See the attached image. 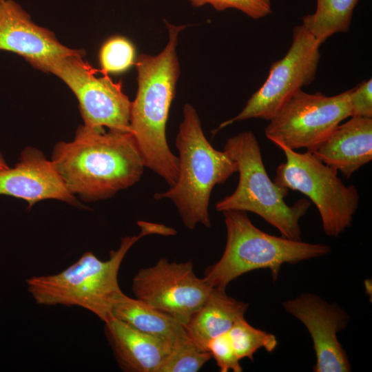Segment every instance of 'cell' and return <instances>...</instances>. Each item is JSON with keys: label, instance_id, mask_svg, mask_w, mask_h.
Returning a JSON list of instances; mask_svg holds the SVG:
<instances>
[{"label": "cell", "instance_id": "cell-1", "mask_svg": "<svg viewBox=\"0 0 372 372\" xmlns=\"http://www.w3.org/2000/svg\"><path fill=\"white\" fill-rule=\"evenodd\" d=\"M51 161L70 191L85 201L106 199L132 186L145 167L131 132L84 125L73 141L54 145Z\"/></svg>", "mask_w": 372, "mask_h": 372}, {"label": "cell", "instance_id": "cell-2", "mask_svg": "<svg viewBox=\"0 0 372 372\" xmlns=\"http://www.w3.org/2000/svg\"><path fill=\"white\" fill-rule=\"evenodd\" d=\"M168 41L156 56L141 54L135 61L138 90L131 102L130 128L145 167L172 186L178 174V159L166 138V124L180 74L178 37L185 25L167 23Z\"/></svg>", "mask_w": 372, "mask_h": 372}, {"label": "cell", "instance_id": "cell-3", "mask_svg": "<svg viewBox=\"0 0 372 372\" xmlns=\"http://www.w3.org/2000/svg\"><path fill=\"white\" fill-rule=\"evenodd\" d=\"M138 235L121 238L109 259L101 260L92 251L85 252L59 273L33 276L26 280L28 291L42 305L82 307L106 322L112 318V305L123 293L118 274L124 257L140 238L149 234L174 235L176 230L163 225L138 221Z\"/></svg>", "mask_w": 372, "mask_h": 372}, {"label": "cell", "instance_id": "cell-4", "mask_svg": "<svg viewBox=\"0 0 372 372\" xmlns=\"http://www.w3.org/2000/svg\"><path fill=\"white\" fill-rule=\"evenodd\" d=\"M178 174L175 183L156 193V200L167 198L176 205L184 225L211 226L209 205L213 188L238 172L236 163L224 151L213 147L206 138L196 109L186 103L183 120L176 138Z\"/></svg>", "mask_w": 372, "mask_h": 372}, {"label": "cell", "instance_id": "cell-5", "mask_svg": "<svg viewBox=\"0 0 372 372\" xmlns=\"http://www.w3.org/2000/svg\"><path fill=\"white\" fill-rule=\"evenodd\" d=\"M227 242L220 258L209 267L203 279L211 287L225 290L234 279L249 271L269 269L274 281L285 263L291 265L329 254L331 247L268 234L257 228L245 211H223Z\"/></svg>", "mask_w": 372, "mask_h": 372}, {"label": "cell", "instance_id": "cell-6", "mask_svg": "<svg viewBox=\"0 0 372 372\" xmlns=\"http://www.w3.org/2000/svg\"><path fill=\"white\" fill-rule=\"evenodd\" d=\"M223 151L236 163L239 180L231 194L218 201L216 210L253 212L276 227L282 236L301 240L299 221L311 203L301 198L292 206L287 205L284 198L288 192L269 177L255 134L245 131L230 137Z\"/></svg>", "mask_w": 372, "mask_h": 372}, {"label": "cell", "instance_id": "cell-7", "mask_svg": "<svg viewBox=\"0 0 372 372\" xmlns=\"http://www.w3.org/2000/svg\"><path fill=\"white\" fill-rule=\"evenodd\" d=\"M276 145L284 152L286 161L277 167L273 182L287 192L291 189L307 196L318 210L324 233L338 237L351 225L359 206L358 189L344 185L336 169L311 152Z\"/></svg>", "mask_w": 372, "mask_h": 372}, {"label": "cell", "instance_id": "cell-8", "mask_svg": "<svg viewBox=\"0 0 372 372\" xmlns=\"http://www.w3.org/2000/svg\"><path fill=\"white\" fill-rule=\"evenodd\" d=\"M85 51L28 61L34 68L60 78L76 96L84 125L131 132V101L122 90L121 81L114 82L83 59Z\"/></svg>", "mask_w": 372, "mask_h": 372}, {"label": "cell", "instance_id": "cell-9", "mask_svg": "<svg viewBox=\"0 0 372 372\" xmlns=\"http://www.w3.org/2000/svg\"><path fill=\"white\" fill-rule=\"evenodd\" d=\"M320 45L303 25H296L289 50L281 59L272 63L262 86L238 115L220 124L214 132L237 121L271 119L296 92L314 81L320 59Z\"/></svg>", "mask_w": 372, "mask_h": 372}, {"label": "cell", "instance_id": "cell-10", "mask_svg": "<svg viewBox=\"0 0 372 372\" xmlns=\"http://www.w3.org/2000/svg\"><path fill=\"white\" fill-rule=\"evenodd\" d=\"M350 90L334 96L296 92L269 121L266 137L275 145L311 152L351 117Z\"/></svg>", "mask_w": 372, "mask_h": 372}, {"label": "cell", "instance_id": "cell-11", "mask_svg": "<svg viewBox=\"0 0 372 372\" xmlns=\"http://www.w3.org/2000/svg\"><path fill=\"white\" fill-rule=\"evenodd\" d=\"M212 288L197 277L191 261L160 259L140 269L132 280L135 298L172 317L185 326L202 306Z\"/></svg>", "mask_w": 372, "mask_h": 372}, {"label": "cell", "instance_id": "cell-12", "mask_svg": "<svg viewBox=\"0 0 372 372\" xmlns=\"http://www.w3.org/2000/svg\"><path fill=\"white\" fill-rule=\"evenodd\" d=\"M285 310L301 321L313 340L316 362L315 372H349L348 356L338 339V333L348 324L349 316L337 304L303 293L283 303Z\"/></svg>", "mask_w": 372, "mask_h": 372}, {"label": "cell", "instance_id": "cell-13", "mask_svg": "<svg viewBox=\"0 0 372 372\" xmlns=\"http://www.w3.org/2000/svg\"><path fill=\"white\" fill-rule=\"evenodd\" d=\"M0 195L25 200L29 207L45 199L77 203L52 161L32 147L23 149L13 168L0 170Z\"/></svg>", "mask_w": 372, "mask_h": 372}, {"label": "cell", "instance_id": "cell-14", "mask_svg": "<svg viewBox=\"0 0 372 372\" xmlns=\"http://www.w3.org/2000/svg\"><path fill=\"white\" fill-rule=\"evenodd\" d=\"M0 50L16 53L28 61L81 51L62 45L52 32L34 23L14 0L0 3Z\"/></svg>", "mask_w": 372, "mask_h": 372}, {"label": "cell", "instance_id": "cell-15", "mask_svg": "<svg viewBox=\"0 0 372 372\" xmlns=\"http://www.w3.org/2000/svg\"><path fill=\"white\" fill-rule=\"evenodd\" d=\"M309 152L349 178L372 160V118L351 117Z\"/></svg>", "mask_w": 372, "mask_h": 372}, {"label": "cell", "instance_id": "cell-16", "mask_svg": "<svg viewBox=\"0 0 372 372\" xmlns=\"http://www.w3.org/2000/svg\"><path fill=\"white\" fill-rule=\"evenodd\" d=\"M105 332L119 366L127 372H158L173 344L113 317L105 322Z\"/></svg>", "mask_w": 372, "mask_h": 372}, {"label": "cell", "instance_id": "cell-17", "mask_svg": "<svg viewBox=\"0 0 372 372\" xmlns=\"http://www.w3.org/2000/svg\"><path fill=\"white\" fill-rule=\"evenodd\" d=\"M248 307L247 303L229 296L225 290L212 288L204 303L184 327L191 339L200 348L207 351L208 342L228 332L238 319L244 318Z\"/></svg>", "mask_w": 372, "mask_h": 372}, {"label": "cell", "instance_id": "cell-18", "mask_svg": "<svg viewBox=\"0 0 372 372\" xmlns=\"http://www.w3.org/2000/svg\"><path fill=\"white\" fill-rule=\"evenodd\" d=\"M111 314L138 331L173 343L187 335L184 326L178 321L123 292L114 302Z\"/></svg>", "mask_w": 372, "mask_h": 372}, {"label": "cell", "instance_id": "cell-19", "mask_svg": "<svg viewBox=\"0 0 372 372\" xmlns=\"http://www.w3.org/2000/svg\"><path fill=\"white\" fill-rule=\"evenodd\" d=\"M359 0H316L314 12L302 17V25L322 44L335 33L348 32Z\"/></svg>", "mask_w": 372, "mask_h": 372}, {"label": "cell", "instance_id": "cell-20", "mask_svg": "<svg viewBox=\"0 0 372 372\" xmlns=\"http://www.w3.org/2000/svg\"><path fill=\"white\" fill-rule=\"evenodd\" d=\"M234 350L239 360L249 358L253 360L254 354L260 349L268 352L277 347L276 337L271 333L251 326L245 319H238L228 331Z\"/></svg>", "mask_w": 372, "mask_h": 372}, {"label": "cell", "instance_id": "cell-21", "mask_svg": "<svg viewBox=\"0 0 372 372\" xmlns=\"http://www.w3.org/2000/svg\"><path fill=\"white\" fill-rule=\"evenodd\" d=\"M211 358L187 334L173 343L158 372H197Z\"/></svg>", "mask_w": 372, "mask_h": 372}, {"label": "cell", "instance_id": "cell-22", "mask_svg": "<svg viewBox=\"0 0 372 372\" xmlns=\"http://www.w3.org/2000/svg\"><path fill=\"white\" fill-rule=\"evenodd\" d=\"M99 62L103 74L125 72L135 63L134 46L124 37H112L101 46Z\"/></svg>", "mask_w": 372, "mask_h": 372}, {"label": "cell", "instance_id": "cell-23", "mask_svg": "<svg viewBox=\"0 0 372 372\" xmlns=\"http://www.w3.org/2000/svg\"><path fill=\"white\" fill-rule=\"evenodd\" d=\"M195 7L209 4L216 10H238L254 19L263 18L272 12L271 0H189Z\"/></svg>", "mask_w": 372, "mask_h": 372}, {"label": "cell", "instance_id": "cell-24", "mask_svg": "<svg viewBox=\"0 0 372 372\" xmlns=\"http://www.w3.org/2000/svg\"><path fill=\"white\" fill-rule=\"evenodd\" d=\"M207 349L215 359L220 371L227 372L229 370L234 372L242 371L228 332L212 338L208 342Z\"/></svg>", "mask_w": 372, "mask_h": 372}, {"label": "cell", "instance_id": "cell-25", "mask_svg": "<svg viewBox=\"0 0 372 372\" xmlns=\"http://www.w3.org/2000/svg\"><path fill=\"white\" fill-rule=\"evenodd\" d=\"M351 117L372 118V80L362 82L350 90Z\"/></svg>", "mask_w": 372, "mask_h": 372}, {"label": "cell", "instance_id": "cell-26", "mask_svg": "<svg viewBox=\"0 0 372 372\" xmlns=\"http://www.w3.org/2000/svg\"><path fill=\"white\" fill-rule=\"evenodd\" d=\"M9 168V166L5 161L2 154L0 152V170Z\"/></svg>", "mask_w": 372, "mask_h": 372}, {"label": "cell", "instance_id": "cell-27", "mask_svg": "<svg viewBox=\"0 0 372 372\" xmlns=\"http://www.w3.org/2000/svg\"><path fill=\"white\" fill-rule=\"evenodd\" d=\"M3 0H0V3L2 2Z\"/></svg>", "mask_w": 372, "mask_h": 372}]
</instances>
